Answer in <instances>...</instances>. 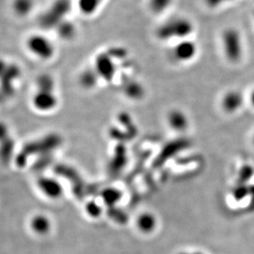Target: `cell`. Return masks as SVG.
Returning a JSON list of instances; mask_svg holds the SVG:
<instances>
[{"mask_svg": "<svg viewBox=\"0 0 254 254\" xmlns=\"http://www.w3.org/2000/svg\"><path fill=\"white\" fill-rule=\"evenodd\" d=\"M232 0H204L206 5L210 8H217Z\"/></svg>", "mask_w": 254, "mask_h": 254, "instance_id": "obj_22", "label": "cell"}, {"mask_svg": "<svg viewBox=\"0 0 254 254\" xmlns=\"http://www.w3.org/2000/svg\"><path fill=\"white\" fill-rule=\"evenodd\" d=\"M32 225L33 230L39 234L47 232L49 227H50V223L48 221L47 219L42 215L34 218L32 220Z\"/></svg>", "mask_w": 254, "mask_h": 254, "instance_id": "obj_20", "label": "cell"}, {"mask_svg": "<svg viewBox=\"0 0 254 254\" xmlns=\"http://www.w3.org/2000/svg\"><path fill=\"white\" fill-rule=\"evenodd\" d=\"M249 189H250L249 196H251V206L254 207V184L249 186Z\"/></svg>", "mask_w": 254, "mask_h": 254, "instance_id": "obj_23", "label": "cell"}, {"mask_svg": "<svg viewBox=\"0 0 254 254\" xmlns=\"http://www.w3.org/2000/svg\"><path fill=\"white\" fill-rule=\"evenodd\" d=\"M249 100H250L252 106L254 108V89H253L251 93H250V96H249Z\"/></svg>", "mask_w": 254, "mask_h": 254, "instance_id": "obj_24", "label": "cell"}, {"mask_svg": "<svg viewBox=\"0 0 254 254\" xmlns=\"http://www.w3.org/2000/svg\"><path fill=\"white\" fill-rule=\"evenodd\" d=\"M244 103L243 93L238 90L232 89L223 95L220 100V106L226 114L233 115L241 110Z\"/></svg>", "mask_w": 254, "mask_h": 254, "instance_id": "obj_8", "label": "cell"}, {"mask_svg": "<svg viewBox=\"0 0 254 254\" xmlns=\"http://www.w3.org/2000/svg\"><path fill=\"white\" fill-rule=\"evenodd\" d=\"M100 80V77L98 76L95 68H87L85 71L81 73L79 77V82L81 87L86 89H92L97 86L98 81Z\"/></svg>", "mask_w": 254, "mask_h": 254, "instance_id": "obj_12", "label": "cell"}, {"mask_svg": "<svg viewBox=\"0 0 254 254\" xmlns=\"http://www.w3.org/2000/svg\"><path fill=\"white\" fill-rule=\"evenodd\" d=\"M34 5V0H13L12 7L15 14L24 18L32 13Z\"/></svg>", "mask_w": 254, "mask_h": 254, "instance_id": "obj_13", "label": "cell"}, {"mask_svg": "<svg viewBox=\"0 0 254 254\" xmlns=\"http://www.w3.org/2000/svg\"><path fill=\"white\" fill-rule=\"evenodd\" d=\"M184 254V253H183V254Z\"/></svg>", "mask_w": 254, "mask_h": 254, "instance_id": "obj_27", "label": "cell"}, {"mask_svg": "<svg viewBox=\"0 0 254 254\" xmlns=\"http://www.w3.org/2000/svg\"><path fill=\"white\" fill-rule=\"evenodd\" d=\"M249 186L247 184H243V183H238L232 192L233 197L236 201H241L244 199L247 196H249Z\"/></svg>", "mask_w": 254, "mask_h": 254, "instance_id": "obj_21", "label": "cell"}, {"mask_svg": "<svg viewBox=\"0 0 254 254\" xmlns=\"http://www.w3.org/2000/svg\"><path fill=\"white\" fill-rule=\"evenodd\" d=\"M71 8L69 0H56L50 8L42 14L39 24L44 29L57 28L59 24L67 20Z\"/></svg>", "mask_w": 254, "mask_h": 254, "instance_id": "obj_3", "label": "cell"}, {"mask_svg": "<svg viewBox=\"0 0 254 254\" xmlns=\"http://www.w3.org/2000/svg\"><path fill=\"white\" fill-rule=\"evenodd\" d=\"M195 26L186 18H175L161 24L156 30V37L161 41L189 39L194 33Z\"/></svg>", "mask_w": 254, "mask_h": 254, "instance_id": "obj_1", "label": "cell"}, {"mask_svg": "<svg viewBox=\"0 0 254 254\" xmlns=\"http://www.w3.org/2000/svg\"><path fill=\"white\" fill-rule=\"evenodd\" d=\"M27 50L39 60H50L55 54V45L42 34H32L26 39Z\"/></svg>", "mask_w": 254, "mask_h": 254, "instance_id": "obj_4", "label": "cell"}, {"mask_svg": "<svg viewBox=\"0 0 254 254\" xmlns=\"http://www.w3.org/2000/svg\"><path fill=\"white\" fill-rule=\"evenodd\" d=\"M102 0H78V8L84 15L90 16L97 12Z\"/></svg>", "mask_w": 254, "mask_h": 254, "instance_id": "obj_15", "label": "cell"}, {"mask_svg": "<svg viewBox=\"0 0 254 254\" xmlns=\"http://www.w3.org/2000/svg\"><path fill=\"white\" fill-rule=\"evenodd\" d=\"M254 175V168L251 165H242L238 173V183L247 184Z\"/></svg>", "mask_w": 254, "mask_h": 254, "instance_id": "obj_18", "label": "cell"}, {"mask_svg": "<svg viewBox=\"0 0 254 254\" xmlns=\"http://www.w3.org/2000/svg\"><path fill=\"white\" fill-rule=\"evenodd\" d=\"M174 0H149L148 5L152 13H161L167 10Z\"/></svg>", "mask_w": 254, "mask_h": 254, "instance_id": "obj_17", "label": "cell"}, {"mask_svg": "<svg viewBox=\"0 0 254 254\" xmlns=\"http://www.w3.org/2000/svg\"><path fill=\"white\" fill-rule=\"evenodd\" d=\"M37 88L42 91H55V80L49 74H42L37 78Z\"/></svg>", "mask_w": 254, "mask_h": 254, "instance_id": "obj_16", "label": "cell"}, {"mask_svg": "<svg viewBox=\"0 0 254 254\" xmlns=\"http://www.w3.org/2000/svg\"><path fill=\"white\" fill-rule=\"evenodd\" d=\"M94 68L100 79L108 82L112 81L116 76V64L108 52L100 53L97 55Z\"/></svg>", "mask_w": 254, "mask_h": 254, "instance_id": "obj_7", "label": "cell"}, {"mask_svg": "<svg viewBox=\"0 0 254 254\" xmlns=\"http://www.w3.org/2000/svg\"><path fill=\"white\" fill-rule=\"evenodd\" d=\"M20 70L17 65L7 64L3 65L2 68V88L3 93L7 96L13 94L14 81L19 79Z\"/></svg>", "mask_w": 254, "mask_h": 254, "instance_id": "obj_10", "label": "cell"}, {"mask_svg": "<svg viewBox=\"0 0 254 254\" xmlns=\"http://www.w3.org/2000/svg\"><path fill=\"white\" fill-rule=\"evenodd\" d=\"M253 142H254V137H253Z\"/></svg>", "mask_w": 254, "mask_h": 254, "instance_id": "obj_25", "label": "cell"}, {"mask_svg": "<svg viewBox=\"0 0 254 254\" xmlns=\"http://www.w3.org/2000/svg\"><path fill=\"white\" fill-rule=\"evenodd\" d=\"M168 125L176 132H184L189 129V118L186 113L180 109H172L166 116Z\"/></svg>", "mask_w": 254, "mask_h": 254, "instance_id": "obj_9", "label": "cell"}, {"mask_svg": "<svg viewBox=\"0 0 254 254\" xmlns=\"http://www.w3.org/2000/svg\"><path fill=\"white\" fill-rule=\"evenodd\" d=\"M137 225L141 231L145 232L152 231L156 225L155 218L152 215H147V214L141 215L137 220Z\"/></svg>", "mask_w": 254, "mask_h": 254, "instance_id": "obj_19", "label": "cell"}, {"mask_svg": "<svg viewBox=\"0 0 254 254\" xmlns=\"http://www.w3.org/2000/svg\"><path fill=\"white\" fill-rule=\"evenodd\" d=\"M199 254V253H196V254Z\"/></svg>", "mask_w": 254, "mask_h": 254, "instance_id": "obj_26", "label": "cell"}, {"mask_svg": "<svg viewBox=\"0 0 254 254\" xmlns=\"http://www.w3.org/2000/svg\"><path fill=\"white\" fill-rule=\"evenodd\" d=\"M123 93L130 100H139L144 97L145 89L142 84L132 79L124 84Z\"/></svg>", "mask_w": 254, "mask_h": 254, "instance_id": "obj_11", "label": "cell"}, {"mask_svg": "<svg viewBox=\"0 0 254 254\" xmlns=\"http://www.w3.org/2000/svg\"><path fill=\"white\" fill-rule=\"evenodd\" d=\"M59 104L55 91L37 90L32 97V105L39 112L47 113L55 110Z\"/></svg>", "mask_w": 254, "mask_h": 254, "instance_id": "obj_6", "label": "cell"}, {"mask_svg": "<svg viewBox=\"0 0 254 254\" xmlns=\"http://www.w3.org/2000/svg\"><path fill=\"white\" fill-rule=\"evenodd\" d=\"M56 30H57L59 37H60L61 39H64V40L73 39L77 33L75 25L70 21H67V20L59 24V26L56 28Z\"/></svg>", "mask_w": 254, "mask_h": 254, "instance_id": "obj_14", "label": "cell"}, {"mask_svg": "<svg viewBox=\"0 0 254 254\" xmlns=\"http://www.w3.org/2000/svg\"><path fill=\"white\" fill-rule=\"evenodd\" d=\"M223 54L231 63H238L244 56V40L241 33L234 27H227L220 37Z\"/></svg>", "mask_w": 254, "mask_h": 254, "instance_id": "obj_2", "label": "cell"}, {"mask_svg": "<svg viewBox=\"0 0 254 254\" xmlns=\"http://www.w3.org/2000/svg\"><path fill=\"white\" fill-rule=\"evenodd\" d=\"M198 52V46L191 39L178 40L171 50V57L179 63H189L193 60Z\"/></svg>", "mask_w": 254, "mask_h": 254, "instance_id": "obj_5", "label": "cell"}]
</instances>
